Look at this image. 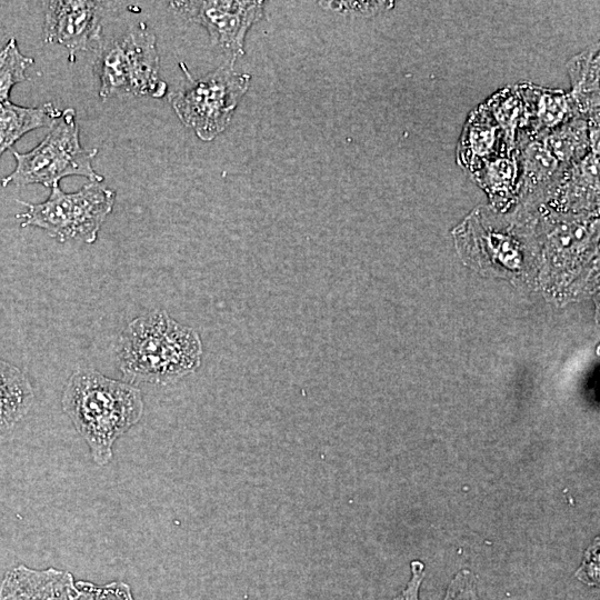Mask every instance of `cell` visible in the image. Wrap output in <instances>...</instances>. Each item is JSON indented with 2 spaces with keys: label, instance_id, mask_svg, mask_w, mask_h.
<instances>
[{
  "label": "cell",
  "instance_id": "cell-1",
  "mask_svg": "<svg viewBox=\"0 0 600 600\" xmlns=\"http://www.w3.org/2000/svg\"><path fill=\"white\" fill-rule=\"evenodd\" d=\"M201 354L199 334L162 310L131 320L116 346L118 367L131 384L174 382L198 369Z\"/></svg>",
  "mask_w": 600,
  "mask_h": 600
},
{
  "label": "cell",
  "instance_id": "cell-2",
  "mask_svg": "<svg viewBox=\"0 0 600 600\" xmlns=\"http://www.w3.org/2000/svg\"><path fill=\"white\" fill-rule=\"evenodd\" d=\"M61 404L99 466L111 460L116 440L143 412L142 396L134 384L90 369H79L70 376Z\"/></svg>",
  "mask_w": 600,
  "mask_h": 600
},
{
  "label": "cell",
  "instance_id": "cell-3",
  "mask_svg": "<svg viewBox=\"0 0 600 600\" xmlns=\"http://www.w3.org/2000/svg\"><path fill=\"white\" fill-rule=\"evenodd\" d=\"M96 73L102 99L162 98L167 83L160 79V58L154 32L144 23L99 46Z\"/></svg>",
  "mask_w": 600,
  "mask_h": 600
},
{
  "label": "cell",
  "instance_id": "cell-4",
  "mask_svg": "<svg viewBox=\"0 0 600 600\" xmlns=\"http://www.w3.org/2000/svg\"><path fill=\"white\" fill-rule=\"evenodd\" d=\"M97 153L98 148L82 147L76 110L67 108L33 149L27 152L12 151L16 167L1 179V186L23 187L38 183L51 188L69 176L84 177L90 182H102L103 176L92 166Z\"/></svg>",
  "mask_w": 600,
  "mask_h": 600
},
{
  "label": "cell",
  "instance_id": "cell-5",
  "mask_svg": "<svg viewBox=\"0 0 600 600\" xmlns=\"http://www.w3.org/2000/svg\"><path fill=\"white\" fill-rule=\"evenodd\" d=\"M19 202L26 207L17 214L22 228H40L59 242L91 244L112 212L116 192L103 182H89L74 192H64L54 184L44 201Z\"/></svg>",
  "mask_w": 600,
  "mask_h": 600
},
{
  "label": "cell",
  "instance_id": "cell-6",
  "mask_svg": "<svg viewBox=\"0 0 600 600\" xmlns=\"http://www.w3.org/2000/svg\"><path fill=\"white\" fill-rule=\"evenodd\" d=\"M179 66L187 83L169 94L171 107L199 139L211 141L230 124L251 77L237 72L228 62L200 78H193L183 62Z\"/></svg>",
  "mask_w": 600,
  "mask_h": 600
},
{
  "label": "cell",
  "instance_id": "cell-7",
  "mask_svg": "<svg viewBox=\"0 0 600 600\" xmlns=\"http://www.w3.org/2000/svg\"><path fill=\"white\" fill-rule=\"evenodd\" d=\"M183 18L202 26L213 47L233 64L244 54L243 42L251 26L263 17V1H171Z\"/></svg>",
  "mask_w": 600,
  "mask_h": 600
},
{
  "label": "cell",
  "instance_id": "cell-8",
  "mask_svg": "<svg viewBox=\"0 0 600 600\" xmlns=\"http://www.w3.org/2000/svg\"><path fill=\"white\" fill-rule=\"evenodd\" d=\"M102 3L87 0H58L47 2L43 41L60 44L74 53L92 50L101 43Z\"/></svg>",
  "mask_w": 600,
  "mask_h": 600
},
{
  "label": "cell",
  "instance_id": "cell-9",
  "mask_svg": "<svg viewBox=\"0 0 600 600\" xmlns=\"http://www.w3.org/2000/svg\"><path fill=\"white\" fill-rule=\"evenodd\" d=\"M73 576L56 568L32 569L19 564L8 570L0 583V600H76Z\"/></svg>",
  "mask_w": 600,
  "mask_h": 600
},
{
  "label": "cell",
  "instance_id": "cell-10",
  "mask_svg": "<svg viewBox=\"0 0 600 600\" xmlns=\"http://www.w3.org/2000/svg\"><path fill=\"white\" fill-rule=\"evenodd\" d=\"M510 150L486 104L479 106L469 117L458 148V162L470 172L483 162Z\"/></svg>",
  "mask_w": 600,
  "mask_h": 600
},
{
  "label": "cell",
  "instance_id": "cell-11",
  "mask_svg": "<svg viewBox=\"0 0 600 600\" xmlns=\"http://www.w3.org/2000/svg\"><path fill=\"white\" fill-rule=\"evenodd\" d=\"M62 110L52 102L39 107H22L10 100L0 104V158L26 133L51 128L60 118Z\"/></svg>",
  "mask_w": 600,
  "mask_h": 600
},
{
  "label": "cell",
  "instance_id": "cell-12",
  "mask_svg": "<svg viewBox=\"0 0 600 600\" xmlns=\"http://www.w3.org/2000/svg\"><path fill=\"white\" fill-rule=\"evenodd\" d=\"M33 398L24 372L0 359V437L10 432L28 413Z\"/></svg>",
  "mask_w": 600,
  "mask_h": 600
},
{
  "label": "cell",
  "instance_id": "cell-13",
  "mask_svg": "<svg viewBox=\"0 0 600 600\" xmlns=\"http://www.w3.org/2000/svg\"><path fill=\"white\" fill-rule=\"evenodd\" d=\"M572 83L570 93L579 118L599 120V48L574 57L568 64Z\"/></svg>",
  "mask_w": 600,
  "mask_h": 600
},
{
  "label": "cell",
  "instance_id": "cell-14",
  "mask_svg": "<svg viewBox=\"0 0 600 600\" xmlns=\"http://www.w3.org/2000/svg\"><path fill=\"white\" fill-rule=\"evenodd\" d=\"M471 174L493 201H508L520 188V163L517 150L483 162Z\"/></svg>",
  "mask_w": 600,
  "mask_h": 600
},
{
  "label": "cell",
  "instance_id": "cell-15",
  "mask_svg": "<svg viewBox=\"0 0 600 600\" xmlns=\"http://www.w3.org/2000/svg\"><path fill=\"white\" fill-rule=\"evenodd\" d=\"M539 138L561 164L577 161L591 151L588 120L583 118H573Z\"/></svg>",
  "mask_w": 600,
  "mask_h": 600
},
{
  "label": "cell",
  "instance_id": "cell-16",
  "mask_svg": "<svg viewBox=\"0 0 600 600\" xmlns=\"http://www.w3.org/2000/svg\"><path fill=\"white\" fill-rule=\"evenodd\" d=\"M484 104L500 127L507 147L514 150L518 136L527 128L526 108L518 87L500 90Z\"/></svg>",
  "mask_w": 600,
  "mask_h": 600
},
{
  "label": "cell",
  "instance_id": "cell-17",
  "mask_svg": "<svg viewBox=\"0 0 600 600\" xmlns=\"http://www.w3.org/2000/svg\"><path fill=\"white\" fill-rule=\"evenodd\" d=\"M34 63L24 56L16 38H10L0 49V104L8 101L12 88L27 80V70Z\"/></svg>",
  "mask_w": 600,
  "mask_h": 600
},
{
  "label": "cell",
  "instance_id": "cell-18",
  "mask_svg": "<svg viewBox=\"0 0 600 600\" xmlns=\"http://www.w3.org/2000/svg\"><path fill=\"white\" fill-rule=\"evenodd\" d=\"M78 596L76 600H134L131 588L123 581L96 584L89 581H76Z\"/></svg>",
  "mask_w": 600,
  "mask_h": 600
},
{
  "label": "cell",
  "instance_id": "cell-19",
  "mask_svg": "<svg viewBox=\"0 0 600 600\" xmlns=\"http://www.w3.org/2000/svg\"><path fill=\"white\" fill-rule=\"evenodd\" d=\"M442 600H478L477 581L469 569H461L449 582Z\"/></svg>",
  "mask_w": 600,
  "mask_h": 600
},
{
  "label": "cell",
  "instance_id": "cell-20",
  "mask_svg": "<svg viewBox=\"0 0 600 600\" xmlns=\"http://www.w3.org/2000/svg\"><path fill=\"white\" fill-rule=\"evenodd\" d=\"M598 542H594L586 552V558L576 571V578L590 587L599 586V554Z\"/></svg>",
  "mask_w": 600,
  "mask_h": 600
},
{
  "label": "cell",
  "instance_id": "cell-21",
  "mask_svg": "<svg viewBox=\"0 0 600 600\" xmlns=\"http://www.w3.org/2000/svg\"><path fill=\"white\" fill-rule=\"evenodd\" d=\"M328 8L338 11L340 13H359V14H373L381 10L389 8L390 2L383 1H362V2H322Z\"/></svg>",
  "mask_w": 600,
  "mask_h": 600
},
{
  "label": "cell",
  "instance_id": "cell-22",
  "mask_svg": "<svg viewBox=\"0 0 600 600\" xmlns=\"http://www.w3.org/2000/svg\"><path fill=\"white\" fill-rule=\"evenodd\" d=\"M411 576L406 587L392 600H419L420 588L424 578V564L414 560L410 564Z\"/></svg>",
  "mask_w": 600,
  "mask_h": 600
}]
</instances>
